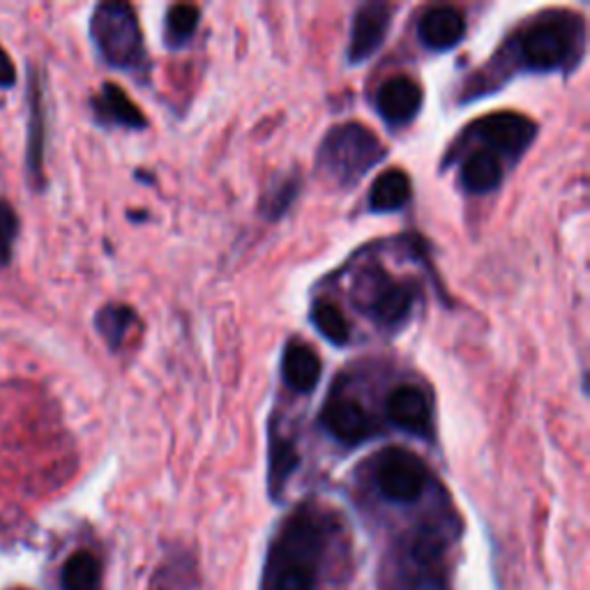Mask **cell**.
Masks as SVG:
<instances>
[{
  "instance_id": "cell-16",
  "label": "cell",
  "mask_w": 590,
  "mask_h": 590,
  "mask_svg": "<svg viewBox=\"0 0 590 590\" xmlns=\"http://www.w3.org/2000/svg\"><path fill=\"white\" fill-rule=\"evenodd\" d=\"M413 197L411 178L401 169H390L381 173L371 185L369 192V212L373 214H392L404 210Z\"/></svg>"
},
{
  "instance_id": "cell-7",
  "label": "cell",
  "mask_w": 590,
  "mask_h": 590,
  "mask_svg": "<svg viewBox=\"0 0 590 590\" xmlns=\"http://www.w3.org/2000/svg\"><path fill=\"white\" fill-rule=\"evenodd\" d=\"M429 480L424 462L404 447L386 450L377 464V485L392 503H413L422 496Z\"/></svg>"
},
{
  "instance_id": "cell-13",
  "label": "cell",
  "mask_w": 590,
  "mask_h": 590,
  "mask_svg": "<svg viewBox=\"0 0 590 590\" xmlns=\"http://www.w3.org/2000/svg\"><path fill=\"white\" fill-rule=\"evenodd\" d=\"M324 373V360L301 339L286 344L282 356V381L298 394H312Z\"/></svg>"
},
{
  "instance_id": "cell-24",
  "label": "cell",
  "mask_w": 590,
  "mask_h": 590,
  "mask_svg": "<svg viewBox=\"0 0 590 590\" xmlns=\"http://www.w3.org/2000/svg\"><path fill=\"white\" fill-rule=\"evenodd\" d=\"M19 235V214L6 199H0V267L12 261L14 243Z\"/></svg>"
},
{
  "instance_id": "cell-14",
  "label": "cell",
  "mask_w": 590,
  "mask_h": 590,
  "mask_svg": "<svg viewBox=\"0 0 590 590\" xmlns=\"http://www.w3.org/2000/svg\"><path fill=\"white\" fill-rule=\"evenodd\" d=\"M95 120L104 127H125L131 131H144L148 127V118L134 104L127 93L118 86L106 82L97 97H93Z\"/></svg>"
},
{
  "instance_id": "cell-25",
  "label": "cell",
  "mask_w": 590,
  "mask_h": 590,
  "mask_svg": "<svg viewBox=\"0 0 590 590\" xmlns=\"http://www.w3.org/2000/svg\"><path fill=\"white\" fill-rule=\"evenodd\" d=\"M17 84V67L8 51L0 46V88H12Z\"/></svg>"
},
{
  "instance_id": "cell-4",
  "label": "cell",
  "mask_w": 590,
  "mask_h": 590,
  "mask_svg": "<svg viewBox=\"0 0 590 590\" xmlns=\"http://www.w3.org/2000/svg\"><path fill=\"white\" fill-rule=\"evenodd\" d=\"M91 40L99 59L123 72L146 74L148 51L137 10L127 3H102L91 17Z\"/></svg>"
},
{
  "instance_id": "cell-19",
  "label": "cell",
  "mask_w": 590,
  "mask_h": 590,
  "mask_svg": "<svg viewBox=\"0 0 590 590\" xmlns=\"http://www.w3.org/2000/svg\"><path fill=\"white\" fill-rule=\"evenodd\" d=\"M201 21L197 6H171L165 17V46L171 51H182L192 42Z\"/></svg>"
},
{
  "instance_id": "cell-6",
  "label": "cell",
  "mask_w": 590,
  "mask_h": 590,
  "mask_svg": "<svg viewBox=\"0 0 590 590\" xmlns=\"http://www.w3.org/2000/svg\"><path fill=\"white\" fill-rule=\"evenodd\" d=\"M468 137H475L492 150L509 159H519L538 137V123L517 112H496L475 120L468 127Z\"/></svg>"
},
{
  "instance_id": "cell-21",
  "label": "cell",
  "mask_w": 590,
  "mask_h": 590,
  "mask_svg": "<svg viewBox=\"0 0 590 590\" xmlns=\"http://www.w3.org/2000/svg\"><path fill=\"white\" fill-rule=\"evenodd\" d=\"M63 590H97L99 562L88 551H76L67 558L63 568Z\"/></svg>"
},
{
  "instance_id": "cell-1",
  "label": "cell",
  "mask_w": 590,
  "mask_h": 590,
  "mask_svg": "<svg viewBox=\"0 0 590 590\" xmlns=\"http://www.w3.org/2000/svg\"><path fill=\"white\" fill-rule=\"evenodd\" d=\"M507 46L517 72L572 74L586 53V21L572 12H551L530 21Z\"/></svg>"
},
{
  "instance_id": "cell-18",
  "label": "cell",
  "mask_w": 590,
  "mask_h": 590,
  "mask_svg": "<svg viewBox=\"0 0 590 590\" xmlns=\"http://www.w3.org/2000/svg\"><path fill=\"white\" fill-rule=\"evenodd\" d=\"M134 324H137V314L127 305H106L95 316V328L112 351H118L125 344L127 333Z\"/></svg>"
},
{
  "instance_id": "cell-17",
  "label": "cell",
  "mask_w": 590,
  "mask_h": 590,
  "mask_svg": "<svg viewBox=\"0 0 590 590\" xmlns=\"http://www.w3.org/2000/svg\"><path fill=\"white\" fill-rule=\"evenodd\" d=\"M301 457L295 450V441L284 436L282 429H271V452H267V485H271L273 496H282L288 477L298 468Z\"/></svg>"
},
{
  "instance_id": "cell-10",
  "label": "cell",
  "mask_w": 590,
  "mask_h": 590,
  "mask_svg": "<svg viewBox=\"0 0 590 590\" xmlns=\"http://www.w3.org/2000/svg\"><path fill=\"white\" fill-rule=\"evenodd\" d=\"M386 415L397 429L415 439L432 441L436 434L432 401L415 386H397L386 399Z\"/></svg>"
},
{
  "instance_id": "cell-5",
  "label": "cell",
  "mask_w": 590,
  "mask_h": 590,
  "mask_svg": "<svg viewBox=\"0 0 590 590\" xmlns=\"http://www.w3.org/2000/svg\"><path fill=\"white\" fill-rule=\"evenodd\" d=\"M358 307L383 333L404 330L418 303V288L407 282H397L381 265H367L354 286Z\"/></svg>"
},
{
  "instance_id": "cell-3",
  "label": "cell",
  "mask_w": 590,
  "mask_h": 590,
  "mask_svg": "<svg viewBox=\"0 0 590 590\" xmlns=\"http://www.w3.org/2000/svg\"><path fill=\"white\" fill-rule=\"evenodd\" d=\"M388 157L381 139L360 123L333 127L316 152V167L333 185L351 190Z\"/></svg>"
},
{
  "instance_id": "cell-12",
  "label": "cell",
  "mask_w": 590,
  "mask_h": 590,
  "mask_svg": "<svg viewBox=\"0 0 590 590\" xmlns=\"http://www.w3.org/2000/svg\"><path fill=\"white\" fill-rule=\"evenodd\" d=\"M420 42L436 53L457 49L466 38V19L457 8L439 6L426 10L418 23Z\"/></svg>"
},
{
  "instance_id": "cell-15",
  "label": "cell",
  "mask_w": 590,
  "mask_h": 590,
  "mask_svg": "<svg viewBox=\"0 0 590 590\" xmlns=\"http://www.w3.org/2000/svg\"><path fill=\"white\" fill-rule=\"evenodd\" d=\"M462 190L473 197H485L496 192L503 182V162L492 150H473L460 171Z\"/></svg>"
},
{
  "instance_id": "cell-8",
  "label": "cell",
  "mask_w": 590,
  "mask_h": 590,
  "mask_svg": "<svg viewBox=\"0 0 590 590\" xmlns=\"http://www.w3.org/2000/svg\"><path fill=\"white\" fill-rule=\"evenodd\" d=\"M394 8L388 3H365L354 14L351 40L346 49V63L360 67L383 49L392 29Z\"/></svg>"
},
{
  "instance_id": "cell-2",
  "label": "cell",
  "mask_w": 590,
  "mask_h": 590,
  "mask_svg": "<svg viewBox=\"0 0 590 590\" xmlns=\"http://www.w3.org/2000/svg\"><path fill=\"white\" fill-rule=\"evenodd\" d=\"M324 547V526L314 513L293 515L275 540L261 590H314V566Z\"/></svg>"
},
{
  "instance_id": "cell-23",
  "label": "cell",
  "mask_w": 590,
  "mask_h": 590,
  "mask_svg": "<svg viewBox=\"0 0 590 590\" xmlns=\"http://www.w3.org/2000/svg\"><path fill=\"white\" fill-rule=\"evenodd\" d=\"M301 192V176L298 173H291L286 178H282L280 182H275L271 190L265 192V197L261 199V212L265 220L277 222L282 220L284 214L288 212V208L295 203Z\"/></svg>"
},
{
  "instance_id": "cell-20",
  "label": "cell",
  "mask_w": 590,
  "mask_h": 590,
  "mask_svg": "<svg viewBox=\"0 0 590 590\" xmlns=\"http://www.w3.org/2000/svg\"><path fill=\"white\" fill-rule=\"evenodd\" d=\"M312 324L320 333V337L328 339L333 346H346L351 339V328H348V320L341 314V309L333 303L320 301L312 307Z\"/></svg>"
},
{
  "instance_id": "cell-22",
  "label": "cell",
  "mask_w": 590,
  "mask_h": 590,
  "mask_svg": "<svg viewBox=\"0 0 590 590\" xmlns=\"http://www.w3.org/2000/svg\"><path fill=\"white\" fill-rule=\"evenodd\" d=\"M44 112H42V95L40 88L33 86L31 95V137H29V167L35 187H42L44 182Z\"/></svg>"
},
{
  "instance_id": "cell-11",
  "label": "cell",
  "mask_w": 590,
  "mask_h": 590,
  "mask_svg": "<svg viewBox=\"0 0 590 590\" xmlns=\"http://www.w3.org/2000/svg\"><path fill=\"white\" fill-rule=\"evenodd\" d=\"M422 88L409 76H392L377 95V112L392 129L411 125L422 109Z\"/></svg>"
},
{
  "instance_id": "cell-9",
  "label": "cell",
  "mask_w": 590,
  "mask_h": 590,
  "mask_svg": "<svg viewBox=\"0 0 590 590\" xmlns=\"http://www.w3.org/2000/svg\"><path fill=\"white\" fill-rule=\"evenodd\" d=\"M320 424H324V429L335 441L351 447L377 434V426H373V420L369 418L365 407L341 390L330 392V397L326 399L324 409H320Z\"/></svg>"
}]
</instances>
